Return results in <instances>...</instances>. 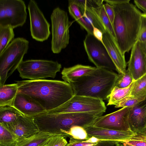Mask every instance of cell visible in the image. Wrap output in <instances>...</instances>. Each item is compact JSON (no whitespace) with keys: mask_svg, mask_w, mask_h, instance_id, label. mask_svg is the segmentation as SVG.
<instances>
[{"mask_svg":"<svg viewBox=\"0 0 146 146\" xmlns=\"http://www.w3.org/2000/svg\"><path fill=\"white\" fill-rule=\"evenodd\" d=\"M17 93L34 99L47 112L62 105L75 94L72 85L64 81L40 79L16 81Z\"/></svg>","mask_w":146,"mask_h":146,"instance_id":"cell-1","label":"cell"},{"mask_svg":"<svg viewBox=\"0 0 146 146\" xmlns=\"http://www.w3.org/2000/svg\"><path fill=\"white\" fill-rule=\"evenodd\" d=\"M113 7V24L116 42L122 53L128 52L137 41L142 13L130 0H105Z\"/></svg>","mask_w":146,"mask_h":146,"instance_id":"cell-2","label":"cell"},{"mask_svg":"<svg viewBox=\"0 0 146 146\" xmlns=\"http://www.w3.org/2000/svg\"><path fill=\"white\" fill-rule=\"evenodd\" d=\"M103 113L91 112L44 113L33 116L40 131L46 132L66 137V133L72 127L85 128L93 125Z\"/></svg>","mask_w":146,"mask_h":146,"instance_id":"cell-3","label":"cell"},{"mask_svg":"<svg viewBox=\"0 0 146 146\" xmlns=\"http://www.w3.org/2000/svg\"><path fill=\"white\" fill-rule=\"evenodd\" d=\"M117 75L112 70L96 67L70 84L75 95L106 100L114 87Z\"/></svg>","mask_w":146,"mask_h":146,"instance_id":"cell-4","label":"cell"},{"mask_svg":"<svg viewBox=\"0 0 146 146\" xmlns=\"http://www.w3.org/2000/svg\"><path fill=\"white\" fill-rule=\"evenodd\" d=\"M29 41L23 37L14 38L0 54V86L17 69L27 52Z\"/></svg>","mask_w":146,"mask_h":146,"instance_id":"cell-5","label":"cell"},{"mask_svg":"<svg viewBox=\"0 0 146 146\" xmlns=\"http://www.w3.org/2000/svg\"><path fill=\"white\" fill-rule=\"evenodd\" d=\"M61 68V64L57 61L30 59L23 61L17 69L22 78L36 80L54 78Z\"/></svg>","mask_w":146,"mask_h":146,"instance_id":"cell-6","label":"cell"},{"mask_svg":"<svg viewBox=\"0 0 146 146\" xmlns=\"http://www.w3.org/2000/svg\"><path fill=\"white\" fill-rule=\"evenodd\" d=\"M52 38L51 50L55 54L60 53L69 43V29L71 23L67 12L59 7L55 8L50 16Z\"/></svg>","mask_w":146,"mask_h":146,"instance_id":"cell-7","label":"cell"},{"mask_svg":"<svg viewBox=\"0 0 146 146\" xmlns=\"http://www.w3.org/2000/svg\"><path fill=\"white\" fill-rule=\"evenodd\" d=\"M106 107L104 101L98 98L75 95L67 102L53 110L45 113L91 112L104 113Z\"/></svg>","mask_w":146,"mask_h":146,"instance_id":"cell-8","label":"cell"},{"mask_svg":"<svg viewBox=\"0 0 146 146\" xmlns=\"http://www.w3.org/2000/svg\"><path fill=\"white\" fill-rule=\"evenodd\" d=\"M26 8L22 0H0V25L13 29L22 26L27 19Z\"/></svg>","mask_w":146,"mask_h":146,"instance_id":"cell-9","label":"cell"},{"mask_svg":"<svg viewBox=\"0 0 146 146\" xmlns=\"http://www.w3.org/2000/svg\"><path fill=\"white\" fill-rule=\"evenodd\" d=\"M84 45L88 59L96 68L116 70L115 65L103 42L93 35L87 33Z\"/></svg>","mask_w":146,"mask_h":146,"instance_id":"cell-10","label":"cell"},{"mask_svg":"<svg viewBox=\"0 0 146 146\" xmlns=\"http://www.w3.org/2000/svg\"><path fill=\"white\" fill-rule=\"evenodd\" d=\"M30 20V29L32 38L42 42L49 37L50 25L39 8L37 3L30 0L28 5Z\"/></svg>","mask_w":146,"mask_h":146,"instance_id":"cell-11","label":"cell"},{"mask_svg":"<svg viewBox=\"0 0 146 146\" xmlns=\"http://www.w3.org/2000/svg\"><path fill=\"white\" fill-rule=\"evenodd\" d=\"M131 108L124 107L115 111L97 118L93 125L110 129L126 131L132 130L129 122Z\"/></svg>","mask_w":146,"mask_h":146,"instance_id":"cell-12","label":"cell"},{"mask_svg":"<svg viewBox=\"0 0 146 146\" xmlns=\"http://www.w3.org/2000/svg\"><path fill=\"white\" fill-rule=\"evenodd\" d=\"M0 124L14 135L18 143L40 131L33 118L23 115L13 122Z\"/></svg>","mask_w":146,"mask_h":146,"instance_id":"cell-13","label":"cell"},{"mask_svg":"<svg viewBox=\"0 0 146 146\" xmlns=\"http://www.w3.org/2000/svg\"><path fill=\"white\" fill-rule=\"evenodd\" d=\"M84 129L90 138L94 137L101 140L116 141L121 143L129 140L136 133L132 130L117 131L99 127L93 125Z\"/></svg>","mask_w":146,"mask_h":146,"instance_id":"cell-14","label":"cell"},{"mask_svg":"<svg viewBox=\"0 0 146 146\" xmlns=\"http://www.w3.org/2000/svg\"><path fill=\"white\" fill-rule=\"evenodd\" d=\"M128 69L135 81L146 73L145 53L137 40L131 49Z\"/></svg>","mask_w":146,"mask_h":146,"instance_id":"cell-15","label":"cell"},{"mask_svg":"<svg viewBox=\"0 0 146 146\" xmlns=\"http://www.w3.org/2000/svg\"><path fill=\"white\" fill-rule=\"evenodd\" d=\"M103 43L119 74H124L127 64L125 55L122 53L115 39L107 31L103 33Z\"/></svg>","mask_w":146,"mask_h":146,"instance_id":"cell-16","label":"cell"},{"mask_svg":"<svg viewBox=\"0 0 146 146\" xmlns=\"http://www.w3.org/2000/svg\"><path fill=\"white\" fill-rule=\"evenodd\" d=\"M13 107L24 115L32 117L46 112L37 102L29 96L17 94L13 102Z\"/></svg>","mask_w":146,"mask_h":146,"instance_id":"cell-17","label":"cell"},{"mask_svg":"<svg viewBox=\"0 0 146 146\" xmlns=\"http://www.w3.org/2000/svg\"><path fill=\"white\" fill-rule=\"evenodd\" d=\"M129 122L132 131H142L146 123V103L141 106L138 104L131 108Z\"/></svg>","mask_w":146,"mask_h":146,"instance_id":"cell-18","label":"cell"},{"mask_svg":"<svg viewBox=\"0 0 146 146\" xmlns=\"http://www.w3.org/2000/svg\"><path fill=\"white\" fill-rule=\"evenodd\" d=\"M96 68L80 64L64 68L61 73L62 78L64 81L70 84L77 78L89 73Z\"/></svg>","mask_w":146,"mask_h":146,"instance_id":"cell-19","label":"cell"},{"mask_svg":"<svg viewBox=\"0 0 146 146\" xmlns=\"http://www.w3.org/2000/svg\"><path fill=\"white\" fill-rule=\"evenodd\" d=\"M18 88L17 83L0 86V106H12Z\"/></svg>","mask_w":146,"mask_h":146,"instance_id":"cell-20","label":"cell"},{"mask_svg":"<svg viewBox=\"0 0 146 146\" xmlns=\"http://www.w3.org/2000/svg\"><path fill=\"white\" fill-rule=\"evenodd\" d=\"M57 135L39 131L31 137L17 143L15 146H44L52 136Z\"/></svg>","mask_w":146,"mask_h":146,"instance_id":"cell-21","label":"cell"},{"mask_svg":"<svg viewBox=\"0 0 146 146\" xmlns=\"http://www.w3.org/2000/svg\"><path fill=\"white\" fill-rule=\"evenodd\" d=\"M133 82L125 88H120L114 86L108 97L107 106H116L129 97Z\"/></svg>","mask_w":146,"mask_h":146,"instance_id":"cell-22","label":"cell"},{"mask_svg":"<svg viewBox=\"0 0 146 146\" xmlns=\"http://www.w3.org/2000/svg\"><path fill=\"white\" fill-rule=\"evenodd\" d=\"M22 115L19 111L12 106H0V123L13 122Z\"/></svg>","mask_w":146,"mask_h":146,"instance_id":"cell-23","label":"cell"},{"mask_svg":"<svg viewBox=\"0 0 146 146\" xmlns=\"http://www.w3.org/2000/svg\"><path fill=\"white\" fill-rule=\"evenodd\" d=\"M130 96L145 100L146 98V73L134 81Z\"/></svg>","mask_w":146,"mask_h":146,"instance_id":"cell-24","label":"cell"},{"mask_svg":"<svg viewBox=\"0 0 146 146\" xmlns=\"http://www.w3.org/2000/svg\"><path fill=\"white\" fill-rule=\"evenodd\" d=\"M68 11L70 15L88 33L93 34V28L84 20L78 7L75 4L68 5Z\"/></svg>","mask_w":146,"mask_h":146,"instance_id":"cell-25","label":"cell"},{"mask_svg":"<svg viewBox=\"0 0 146 146\" xmlns=\"http://www.w3.org/2000/svg\"><path fill=\"white\" fill-rule=\"evenodd\" d=\"M13 29L9 26L0 25V54L13 39Z\"/></svg>","mask_w":146,"mask_h":146,"instance_id":"cell-26","label":"cell"},{"mask_svg":"<svg viewBox=\"0 0 146 146\" xmlns=\"http://www.w3.org/2000/svg\"><path fill=\"white\" fill-rule=\"evenodd\" d=\"M18 143L14 135L0 124V146H15Z\"/></svg>","mask_w":146,"mask_h":146,"instance_id":"cell-27","label":"cell"},{"mask_svg":"<svg viewBox=\"0 0 146 146\" xmlns=\"http://www.w3.org/2000/svg\"><path fill=\"white\" fill-rule=\"evenodd\" d=\"M66 137L70 139L82 141H86L90 138L84 128L80 126L72 127L66 133Z\"/></svg>","mask_w":146,"mask_h":146,"instance_id":"cell-28","label":"cell"},{"mask_svg":"<svg viewBox=\"0 0 146 146\" xmlns=\"http://www.w3.org/2000/svg\"><path fill=\"white\" fill-rule=\"evenodd\" d=\"M135 81L129 70H126L124 74H118L114 86L120 88L128 87Z\"/></svg>","mask_w":146,"mask_h":146,"instance_id":"cell-29","label":"cell"},{"mask_svg":"<svg viewBox=\"0 0 146 146\" xmlns=\"http://www.w3.org/2000/svg\"><path fill=\"white\" fill-rule=\"evenodd\" d=\"M123 143L127 146H146V132H136L129 139Z\"/></svg>","mask_w":146,"mask_h":146,"instance_id":"cell-30","label":"cell"},{"mask_svg":"<svg viewBox=\"0 0 146 146\" xmlns=\"http://www.w3.org/2000/svg\"><path fill=\"white\" fill-rule=\"evenodd\" d=\"M137 40L140 43L143 49L146 52V14L142 13L139 32Z\"/></svg>","mask_w":146,"mask_h":146,"instance_id":"cell-31","label":"cell"},{"mask_svg":"<svg viewBox=\"0 0 146 146\" xmlns=\"http://www.w3.org/2000/svg\"><path fill=\"white\" fill-rule=\"evenodd\" d=\"M100 17L102 22L106 30L108 31L115 39V36L113 26L107 15L104 4L101 8Z\"/></svg>","mask_w":146,"mask_h":146,"instance_id":"cell-32","label":"cell"},{"mask_svg":"<svg viewBox=\"0 0 146 146\" xmlns=\"http://www.w3.org/2000/svg\"><path fill=\"white\" fill-rule=\"evenodd\" d=\"M145 100L139 99L129 96L118 105L115 106V108L128 107L133 108L137 105Z\"/></svg>","mask_w":146,"mask_h":146,"instance_id":"cell-33","label":"cell"},{"mask_svg":"<svg viewBox=\"0 0 146 146\" xmlns=\"http://www.w3.org/2000/svg\"><path fill=\"white\" fill-rule=\"evenodd\" d=\"M68 142L64 136L57 135L52 137L47 142V146H65Z\"/></svg>","mask_w":146,"mask_h":146,"instance_id":"cell-34","label":"cell"},{"mask_svg":"<svg viewBox=\"0 0 146 146\" xmlns=\"http://www.w3.org/2000/svg\"><path fill=\"white\" fill-rule=\"evenodd\" d=\"M104 5L107 15L111 24L113 25L115 17L113 7L107 3L104 4Z\"/></svg>","mask_w":146,"mask_h":146,"instance_id":"cell-35","label":"cell"},{"mask_svg":"<svg viewBox=\"0 0 146 146\" xmlns=\"http://www.w3.org/2000/svg\"><path fill=\"white\" fill-rule=\"evenodd\" d=\"M96 143H91L70 139L68 146H88Z\"/></svg>","mask_w":146,"mask_h":146,"instance_id":"cell-36","label":"cell"},{"mask_svg":"<svg viewBox=\"0 0 146 146\" xmlns=\"http://www.w3.org/2000/svg\"><path fill=\"white\" fill-rule=\"evenodd\" d=\"M120 143L116 141L103 140L98 142L94 146H119Z\"/></svg>","mask_w":146,"mask_h":146,"instance_id":"cell-37","label":"cell"},{"mask_svg":"<svg viewBox=\"0 0 146 146\" xmlns=\"http://www.w3.org/2000/svg\"><path fill=\"white\" fill-rule=\"evenodd\" d=\"M133 2L136 7L146 14V0H135Z\"/></svg>","mask_w":146,"mask_h":146,"instance_id":"cell-38","label":"cell"},{"mask_svg":"<svg viewBox=\"0 0 146 146\" xmlns=\"http://www.w3.org/2000/svg\"><path fill=\"white\" fill-rule=\"evenodd\" d=\"M92 27L93 35L98 40L103 42V33L98 29L94 26H93Z\"/></svg>","mask_w":146,"mask_h":146,"instance_id":"cell-39","label":"cell"},{"mask_svg":"<svg viewBox=\"0 0 146 146\" xmlns=\"http://www.w3.org/2000/svg\"><path fill=\"white\" fill-rule=\"evenodd\" d=\"M146 131V123L141 132Z\"/></svg>","mask_w":146,"mask_h":146,"instance_id":"cell-40","label":"cell"},{"mask_svg":"<svg viewBox=\"0 0 146 146\" xmlns=\"http://www.w3.org/2000/svg\"><path fill=\"white\" fill-rule=\"evenodd\" d=\"M119 146H127L125 143H121Z\"/></svg>","mask_w":146,"mask_h":146,"instance_id":"cell-41","label":"cell"},{"mask_svg":"<svg viewBox=\"0 0 146 146\" xmlns=\"http://www.w3.org/2000/svg\"><path fill=\"white\" fill-rule=\"evenodd\" d=\"M68 144V143H67ZM65 146H68V144H67Z\"/></svg>","mask_w":146,"mask_h":146,"instance_id":"cell-42","label":"cell"},{"mask_svg":"<svg viewBox=\"0 0 146 146\" xmlns=\"http://www.w3.org/2000/svg\"><path fill=\"white\" fill-rule=\"evenodd\" d=\"M144 132H146V131H144Z\"/></svg>","mask_w":146,"mask_h":146,"instance_id":"cell-43","label":"cell"},{"mask_svg":"<svg viewBox=\"0 0 146 146\" xmlns=\"http://www.w3.org/2000/svg\"><path fill=\"white\" fill-rule=\"evenodd\" d=\"M145 54H146V52L145 53Z\"/></svg>","mask_w":146,"mask_h":146,"instance_id":"cell-44","label":"cell"},{"mask_svg":"<svg viewBox=\"0 0 146 146\" xmlns=\"http://www.w3.org/2000/svg\"></svg>","mask_w":146,"mask_h":146,"instance_id":"cell-45","label":"cell"},{"mask_svg":"<svg viewBox=\"0 0 146 146\" xmlns=\"http://www.w3.org/2000/svg\"><path fill=\"white\" fill-rule=\"evenodd\" d=\"M46 146H47V145H46Z\"/></svg>","mask_w":146,"mask_h":146,"instance_id":"cell-46","label":"cell"}]
</instances>
